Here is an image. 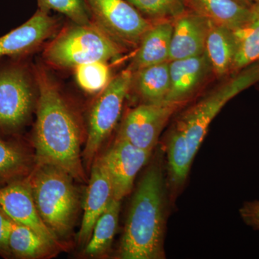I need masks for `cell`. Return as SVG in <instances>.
Segmentation results:
<instances>
[{
  "label": "cell",
  "instance_id": "1",
  "mask_svg": "<svg viewBox=\"0 0 259 259\" xmlns=\"http://www.w3.org/2000/svg\"><path fill=\"white\" fill-rule=\"evenodd\" d=\"M258 82L259 61L234 73L177 119L168 133L166 146L168 179L172 187L179 188L185 183L214 117L233 97Z\"/></svg>",
  "mask_w": 259,
  "mask_h": 259
},
{
  "label": "cell",
  "instance_id": "2",
  "mask_svg": "<svg viewBox=\"0 0 259 259\" xmlns=\"http://www.w3.org/2000/svg\"><path fill=\"white\" fill-rule=\"evenodd\" d=\"M35 76L39 93L33 134L36 163L54 165L84 182L77 119L50 76L41 69Z\"/></svg>",
  "mask_w": 259,
  "mask_h": 259
},
{
  "label": "cell",
  "instance_id": "3",
  "mask_svg": "<svg viewBox=\"0 0 259 259\" xmlns=\"http://www.w3.org/2000/svg\"><path fill=\"white\" fill-rule=\"evenodd\" d=\"M160 165H152L135 192L121 239V259L165 258L164 188Z\"/></svg>",
  "mask_w": 259,
  "mask_h": 259
},
{
  "label": "cell",
  "instance_id": "4",
  "mask_svg": "<svg viewBox=\"0 0 259 259\" xmlns=\"http://www.w3.org/2000/svg\"><path fill=\"white\" fill-rule=\"evenodd\" d=\"M28 179L37 212L61 241L72 231L77 213L74 179L62 168L49 163H36Z\"/></svg>",
  "mask_w": 259,
  "mask_h": 259
},
{
  "label": "cell",
  "instance_id": "5",
  "mask_svg": "<svg viewBox=\"0 0 259 259\" xmlns=\"http://www.w3.org/2000/svg\"><path fill=\"white\" fill-rule=\"evenodd\" d=\"M120 49L112 36L100 26L77 25L64 30L44 52L48 63L61 68L117 59Z\"/></svg>",
  "mask_w": 259,
  "mask_h": 259
},
{
  "label": "cell",
  "instance_id": "6",
  "mask_svg": "<svg viewBox=\"0 0 259 259\" xmlns=\"http://www.w3.org/2000/svg\"><path fill=\"white\" fill-rule=\"evenodd\" d=\"M134 74L131 69L124 70L111 79L90 110L86 146L83 159L92 163L120 119L126 97L133 84Z\"/></svg>",
  "mask_w": 259,
  "mask_h": 259
},
{
  "label": "cell",
  "instance_id": "7",
  "mask_svg": "<svg viewBox=\"0 0 259 259\" xmlns=\"http://www.w3.org/2000/svg\"><path fill=\"white\" fill-rule=\"evenodd\" d=\"M33 87L28 71L19 66L0 69V131L16 132L28 120L33 107Z\"/></svg>",
  "mask_w": 259,
  "mask_h": 259
},
{
  "label": "cell",
  "instance_id": "8",
  "mask_svg": "<svg viewBox=\"0 0 259 259\" xmlns=\"http://www.w3.org/2000/svg\"><path fill=\"white\" fill-rule=\"evenodd\" d=\"M184 103L163 100L136 107L125 116L116 139L152 152L162 130Z\"/></svg>",
  "mask_w": 259,
  "mask_h": 259
},
{
  "label": "cell",
  "instance_id": "9",
  "mask_svg": "<svg viewBox=\"0 0 259 259\" xmlns=\"http://www.w3.org/2000/svg\"><path fill=\"white\" fill-rule=\"evenodd\" d=\"M97 23L110 35L129 44L141 41L151 25L124 0H86Z\"/></svg>",
  "mask_w": 259,
  "mask_h": 259
},
{
  "label": "cell",
  "instance_id": "10",
  "mask_svg": "<svg viewBox=\"0 0 259 259\" xmlns=\"http://www.w3.org/2000/svg\"><path fill=\"white\" fill-rule=\"evenodd\" d=\"M151 154V151L116 139L111 148L99 158L110 177L114 199L121 201L131 192L136 176Z\"/></svg>",
  "mask_w": 259,
  "mask_h": 259
},
{
  "label": "cell",
  "instance_id": "11",
  "mask_svg": "<svg viewBox=\"0 0 259 259\" xmlns=\"http://www.w3.org/2000/svg\"><path fill=\"white\" fill-rule=\"evenodd\" d=\"M0 207L15 223L32 228L61 249L62 242L48 228L37 212L28 176L0 188Z\"/></svg>",
  "mask_w": 259,
  "mask_h": 259
},
{
  "label": "cell",
  "instance_id": "12",
  "mask_svg": "<svg viewBox=\"0 0 259 259\" xmlns=\"http://www.w3.org/2000/svg\"><path fill=\"white\" fill-rule=\"evenodd\" d=\"M175 18L168 61L204 54L210 21L193 11L183 12Z\"/></svg>",
  "mask_w": 259,
  "mask_h": 259
},
{
  "label": "cell",
  "instance_id": "13",
  "mask_svg": "<svg viewBox=\"0 0 259 259\" xmlns=\"http://www.w3.org/2000/svg\"><path fill=\"white\" fill-rule=\"evenodd\" d=\"M113 199L110 177L100 158L95 160L84 204L81 228L78 236L80 245L84 246L90 240L94 226L98 218L107 209Z\"/></svg>",
  "mask_w": 259,
  "mask_h": 259
},
{
  "label": "cell",
  "instance_id": "14",
  "mask_svg": "<svg viewBox=\"0 0 259 259\" xmlns=\"http://www.w3.org/2000/svg\"><path fill=\"white\" fill-rule=\"evenodd\" d=\"M55 26V20L49 13L37 10L28 21L0 37V58L30 52L50 36Z\"/></svg>",
  "mask_w": 259,
  "mask_h": 259
},
{
  "label": "cell",
  "instance_id": "15",
  "mask_svg": "<svg viewBox=\"0 0 259 259\" xmlns=\"http://www.w3.org/2000/svg\"><path fill=\"white\" fill-rule=\"evenodd\" d=\"M212 71L206 54L169 61V93L166 101L185 102Z\"/></svg>",
  "mask_w": 259,
  "mask_h": 259
},
{
  "label": "cell",
  "instance_id": "16",
  "mask_svg": "<svg viewBox=\"0 0 259 259\" xmlns=\"http://www.w3.org/2000/svg\"><path fill=\"white\" fill-rule=\"evenodd\" d=\"M185 3L192 11L231 30L241 27L251 15V7L238 0H185Z\"/></svg>",
  "mask_w": 259,
  "mask_h": 259
},
{
  "label": "cell",
  "instance_id": "17",
  "mask_svg": "<svg viewBox=\"0 0 259 259\" xmlns=\"http://www.w3.org/2000/svg\"><path fill=\"white\" fill-rule=\"evenodd\" d=\"M173 23L160 22L151 25L140 41L131 71L168 61Z\"/></svg>",
  "mask_w": 259,
  "mask_h": 259
},
{
  "label": "cell",
  "instance_id": "18",
  "mask_svg": "<svg viewBox=\"0 0 259 259\" xmlns=\"http://www.w3.org/2000/svg\"><path fill=\"white\" fill-rule=\"evenodd\" d=\"M9 248L11 256L23 259L48 258L61 249L32 228L13 221Z\"/></svg>",
  "mask_w": 259,
  "mask_h": 259
},
{
  "label": "cell",
  "instance_id": "19",
  "mask_svg": "<svg viewBox=\"0 0 259 259\" xmlns=\"http://www.w3.org/2000/svg\"><path fill=\"white\" fill-rule=\"evenodd\" d=\"M235 52L236 42L233 30L210 22L204 54L214 74L223 76L231 72Z\"/></svg>",
  "mask_w": 259,
  "mask_h": 259
},
{
  "label": "cell",
  "instance_id": "20",
  "mask_svg": "<svg viewBox=\"0 0 259 259\" xmlns=\"http://www.w3.org/2000/svg\"><path fill=\"white\" fill-rule=\"evenodd\" d=\"M233 32L236 52L231 72L234 74L259 61V1L252 5L248 21Z\"/></svg>",
  "mask_w": 259,
  "mask_h": 259
},
{
  "label": "cell",
  "instance_id": "21",
  "mask_svg": "<svg viewBox=\"0 0 259 259\" xmlns=\"http://www.w3.org/2000/svg\"><path fill=\"white\" fill-rule=\"evenodd\" d=\"M133 83L145 102L166 100L169 93V61L151 65L135 71Z\"/></svg>",
  "mask_w": 259,
  "mask_h": 259
},
{
  "label": "cell",
  "instance_id": "22",
  "mask_svg": "<svg viewBox=\"0 0 259 259\" xmlns=\"http://www.w3.org/2000/svg\"><path fill=\"white\" fill-rule=\"evenodd\" d=\"M121 201L112 199L107 209L97 220L91 237L84 245L83 253L90 258L106 254L111 248L117 232Z\"/></svg>",
  "mask_w": 259,
  "mask_h": 259
},
{
  "label": "cell",
  "instance_id": "23",
  "mask_svg": "<svg viewBox=\"0 0 259 259\" xmlns=\"http://www.w3.org/2000/svg\"><path fill=\"white\" fill-rule=\"evenodd\" d=\"M31 168V158L21 146L0 139V182L25 178Z\"/></svg>",
  "mask_w": 259,
  "mask_h": 259
},
{
  "label": "cell",
  "instance_id": "24",
  "mask_svg": "<svg viewBox=\"0 0 259 259\" xmlns=\"http://www.w3.org/2000/svg\"><path fill=\"white\" fill-rule=\"evenodd\" d=\"M74 69L76 82L88 93H101L111 81L110 68L105 61L80 64Z\"/></svg>",
  "mask_w": 259,
  "mask_h": 259
},
{
  "label": "cell",
  "instance_id": "25",
  "mask_svg": "<svg viewBox=\"0 0 259 259\" xmlns=\"http://www.w3.org/2000/svg\"><path fill=\"white\" fill-rule=\"evenodd\" d=\"M39 10L49 13L50 10L66 15L77 25H90L88 5L84 0H37Z\"/></svg>",
  "mask_w": 259,
  "mask_h": 259
},
{
  "label": "cell",
  "instance_id": "26",
  "mask_svg": "<svg viewBox=\"0 0 259 259\" xmlns=\"http://www.w3.org/2000/svg\"><path fill=\"white\" fill-rule=\"evenodd\" d=\"M140 13L151 18L177 17L185 11V0H128Z\"/></svg>",
  "mask_w": 259,
  "mask_h": 259
},
{
  "label": "cell",
  "instance_id": "27",
  "mask_svg": "<svg viewBox=\"0 0 259 259\" xmlns=\"http://www.w3.org/2000/svg\"><path fill=\"white\" fill-rule=\"evenodd\" d=\"M12 220L0 207V255L5 258L11 256L9 248V237Z\"/></svg>",
  "mask_w": 259,
  "mask_h": 259
},
{
  "label": "cell",
  "instance_id": "28",
  "mask_svg": "<svg viewBox=\"0 0 259 259\" xmlns=\"http://www.w3.org/2000/svg\"><path fill=\"white\" fill-rule=\"evenodd\" d=\"M243 222L255 231H259V200L245 202L239 210Z\"/></svg>",
  "mask_w": 259,
  "mask_h": 259
},
{
  "label": "cell",
  "instance_id": "29",
  "mask_svg": "<svg viewBox=\"0 0 259 259\" xmlns=\"http://www.w3.org/2000/svg\"><path fill=\"white\" fill-rule=\"evenodd\" d=\"M238 1H240L241 3H243V4L247 5V6L251 7L252 5L254 4L255 0H238Z\"/></svg>",
  "mask_w": 259,
  "mask_h": 259
},
{
  "label": "cell",
  "instance_id": "30",
  "mask_svg": "<svg viewBox=\"0 0 259 259\" xmlns=\"http://www.w3.org/2000/svg\"><path fill=\"white\" fill-rule=\"evenodd\" d=\"M255 1H259V0H255Z\"/></svg>",
  "mask_w": 259,
  "mask_h": 259
},
{
  "label": "cell",
  "instance_id": "31",
  "mask_svg": "<svg viewBox=\"0 0 259 259\" xmlns=\"http://www.w3.org/2000/svg\"><path fill=\"white\" fill-rule=\"evenodd\" d=\"M85 2H86V0H84Z\"/></svg>",
  "mask_w": 259,
  "mask_h": 259
}]
</instances>
